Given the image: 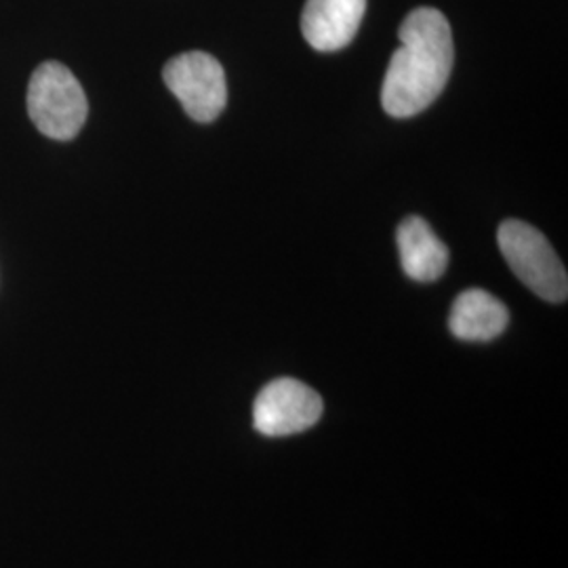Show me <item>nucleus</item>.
Returning a JSON list of instances; mask_svg holds the SVG:
<instances>
[{"mask_svg":"<svg viewBox=\"0 0 568 568\" xmlns=\"http://www.w3.org/2000/svg\"><path fill=\"white\" fill-rule=\"evenodd\" d=\"M497 243L511 272L549 304L567 302V270L548 239L532 225L508 220L499 225Z\"/></svg>","mask_w":568,"mask_h":568,"instance_id":"7ed1b4c3","label":"nucleus"},{"mask_svg":"<svg viewBox=\"0 0 568 568\" xmlns=\"http://www.w3.org/2000/svg\"><path fill=\"white\" fill-rule=\"evenodd\" d=\"M396 243L406 276L417 283L438 281L448 265L447 244L443 243L426 220L410 215L398 225Z\"/></svg>","mask_w":568,"mask_h":568,"instance_id":"0eeeda50","label":"nucleus"},{"mask_svg":"<svg viewBox=\"0 0 568 568\" xmlns=\"http://www.w3.org/2000/svg\"><path fill=\"white\" fill-rule=\"evenodd\" d=\"M508 323L506 304L483 288L464 291L448 316L450 333L462 342H490L508 328Z\"/></svg>","mask_w":568,"mask_h":568,"instance_id":"6e6552de","label":"nucleus"},{"mask_svg":"<svg viewBox=\"0 0 568 568\" xmlns=\"http://www.w3.org/2000/svg\"><path fill=\"white\" fill-rule=\"evenodd\" d=\"M400 47L387 65L382 103L389 116L408 119L424 112L447 87L455 44L448 20L432 7H419L400 26Z\"/></svg>","mask_w":568,"mask_h":568,"instance_id":"f257e3e1","label":"nucleus"},{"mask_svg":"<svg viewBox=\"0 0 568 568\" xmlns=\"http://www.w3.org/2000/svg\"><path fill=\"white\" fill-rule=\"evenodd\" d=\"M163 79L192 121L213 122L224 112L225 72L213 55L203 51L182 53L164 65Z\"/></svg>","mask_w":568,"mask_h":568,"instance_id":"20e7f679","label":"nucleus"},{"mask_svg":"<svg viewBox=\"0 0 568 568\" xmlns=\"http://www.w3.org/2000/svg\"><path fill=\"white\" fill-rule=\"evenodd\" d=\"M28 114L42 135L58 142L74 140L89 114L81 82L60 61H44L28 84Z\"/></svg>","mask_w":568,"mask_h":568,"instance_id":"f03ea898","label":"nucleus"},{"mask_svg":"<svg viewBox=\"0 0 568 568\" xmlns=\"http://www.w3.org/2000/svg\"><path fill=\"white\" fill-rule=\"evenodd\" d=\"M323 415V398L318 392L297 379H274L257 394L253 405V427L270 436L281 438L300 434L314 426Z\"/></svg>","mask_w":568,"mask_h":568,"instance_id":"39448f33","label":"nucleus"},{"mask_svg":"<svg viewBox=\"0 0 568 568\" xmlns=\"http://www.w3.org/2000/svg\"><path fill=\"white\" fill-rule=\"evenodd\" d=\"M366 0H307L302 32L310 47L333 53L354 41L365 18Z\"/></svg>","mask_w":568,"mask_h":568,"instance_id":"423d86ee","label":"nucleus"}]
</instances>
